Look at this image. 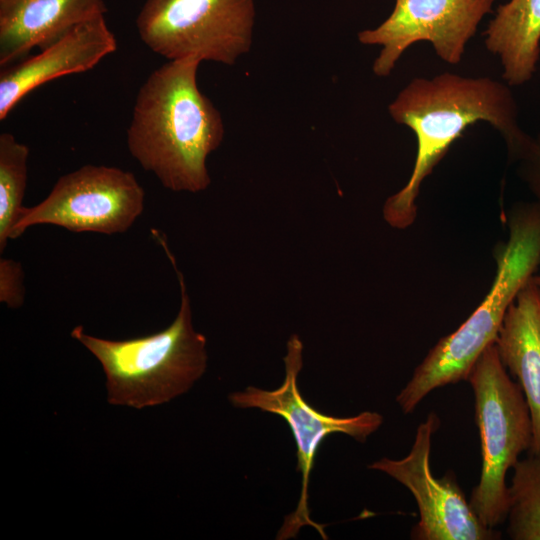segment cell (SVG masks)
Masks as SVG:
<instances>
[{"label":"cell","instance_id":"obj_11","mask_svg":"<svg viewBox=\"0 0 540 540\" xmlns=\"http://www.w3.org/2000/svg\"><path fill=\"white\" fill-rule=\"evenodd\" d=\"M116 49V37L101 16L74 27L36 55L1 67L0 120L34 89L56 78L91 70Z\"/></svg>","mask_w":540,"mask_h":540},{"label":"cell","instance_id":"obj_16","mask_svg":"<svg viewBox=\"0 0 540 540\" xmlns=\"http://www.w3.org/2000/svg\"><path fill=\"white\" fill-rule=\"evenodd\" d=\"M29 148L8 132L0 134V252L12 240L24 207Z\"/></svg>","mask_w":540,"mask_h":540},{"label":"cell","instance_id":"obj_7","mask_svg":"<svg viewBox=\"0 0 540 540\" xmlns=\"http://www.w3.org/2000/svg\"><path fill=\"white\" fill-rule=\"evenodd\" d=\"M285 377L280 387L264 390L249 386L229 395L230 403L239 409L255 408L282 417L291 429L297 447V468L301 473L300 498L295 510L286 516L277 539L295 538L304 526L315 528L327 539L324 525L310 517L308 505L309 478L314 458L323 440L330 434H346L356 441L365 442L383 424V416L374 411H364L355 416L335 417L323 414L302 397L298 389V376L303 366V343L293 334L287 341L284 357Z\"/></svg>","mask_w":540,"mask_h":540},{"label":"cell","instance_id":"obj_6","mask_svg":"<svg viewBox=\"0 0 540 540\" xmlns=\"http://www.w3.org/2000/svg\"><path fill=\"white\" fill-rule=\"evenodd\" d=\"M255 0H146L139 38L168 61L195 57L233 65L251 49Z\"/></svg>","mask_w":540,"mask_h":540},{"label":"cell","instance_id":"obj_3","mask_svg":"<svg viewBox=\"0 0 540 540\" xmlns=\"http://www.w3.org/2000/svg\"><path fill=\"white\" fill-rule=\"evenodd\" d=\"M508 239L496 247V274L489 292L471 315L442 337L414 369L396 397L411 413L432 391L467 380L483 351L494 344L504 317L540 265V207L518 202L507 217Z\"/></svg>","mask_w":540,"mask_h":540},{"label":"cell","instance_id":"obj_2","mask_svg":"<svg viewBox=\"0 0 540 540\" xmlns=\"http://www.w3.org/2000/svg\"><path fill=\"white\" fill-rule=\"evenodd\" d=\"M200 63L188 57L155 69L137 93L127 129L132 157L174 192L207 189L206 160L224 137L220 112L197 84Z\"/></svg>","mask_w":540,"mask_h":540},{"label":"cell","instance_id":"obj_18","mask_svg":"<svg viewBox=\"0 0 540 540\" xmlns=\"http://www.w3.org/2000/svg\"><path fill=\"white\" fill-rule=\"evenodd\" d=\"M518 172L540 207V131L529 153L519 161Z\"/></svg>","mask_w":540,"mask_h":540},{"label":"cell","instance_id":"obj_12","mask_svg":"<svg viewBox=\"0 0 540 540\" xmlns=\"http://www.w3.org/2000/svg\"><path fill=\"white\" fill-rule=\"evenodd\" d=\"M104 0H0V67L43 49L74 27L105 16Z\"/></svg>","mask_w":540,"mask_h":540},{"label":"cell","instance_id":"obj_15","mask_svg":"<svg viewBox=\"0 0 540 540\" xmlns=\"http://www.w3.org/2000/svg\"><path fill=\"white\" fill-rule=\"evenodd\" d=\"M512 468L507 534L513 540H540V450L527 452Z\"/></svg>","mask_w":540,"mask_h":540},{"label":"cell","instance_id":"obj_14","mask_svg":"<svg viewBox=\"0 0 540 540\" xmlns=\"http://www.w3.org/2000/svg\"><path fill=\"white\" fill-rule=\"evenodd\" d=\"M483 35L486 48L501 61L506 84L529 82L540 59V0L499 5Z\"/></svg>","mask_w":540,"mask_h":540},{"label":"cell","instance_id":"obj_13","mask_svg":"<svg viewBox=\"0 0 540 540\" xmlns=\"http://www.w3.org/2000/svg\"><path fill=\"white\" fill-rule=\"evenodd\" d=\"M499 357L528 404L532 445L540 450V290L531 280L508 308L495 341ZM528 451V452H529Z\"/></svg>","mask_w":540,"mask_h":540},{"label":"cell","instance_id":"obj_9","mask_svg":"<svg viewBox=\"0 0 540 540\" xmlns=\"http://www.w3.org/2000/svg\"><path fill=\"white\" fill-rule=\"evenodd\" d=\"M440 426L438 415L431 412L419 424L410 452L401 459L383 457L368 465L406 487L419 510V521L413 526L415 540H496L501 534L486 526L475 514L456 475L446 472L433 475L430 464L432 436Z\"/></svg>","mask_w":540,"mask_h":540},{"label":"cell","instance_id":"obj_17","mask_svg":"<svg viewBox=\"0 0 540 540\" xmlns=\"http://www.w3.org/2000/svg\"><path fill=\"white\" fill-rule=\"evenodd\" d=\"M22 264L9 258L0 259V302L9 308H19L25 300Z\"/></svg>","mask_w":540,"mask_h":540},{"label":"cell","instance_id":"obj_8","mask_svg":"<svg viewBox=\"0 0 540 540\" xmlns=\"http://www.w3.org/2000/svg\"><path fill=\"white\" fill-rule=\"evenodd\" d=\"M144 200V189L133 173L87 164L62 175L41 202L23 207L12 240L36 225L72 232L124 233L141 216Z\"/></svg>","mask_w":540,"mask_h":540},{"label":"cell","instance_id":"obj_10","mask_svg":"<svg viewBox=\"0 0 540 540\" xmlns=\"http://www.w3.org/2000/svg\"><path fill=\"white\" fill-rule=\"evenodd\" d=\"M494 1L395 0L389 17L357 38L361 44L382 47L372 65L378 77L389 76L402 54L419 41L430 42L441 60L458 64Z\"/></svg>","mask_w":540,"mask_h":540},{"label":"cell","instance_id":"obj_5","mask_svg":"<svg viewBox=\"0 0 540 540\" xmlns=\"http://www.w3.org/2000/svg\"><path fill=\"white\" fill-rule=\"evenodd\" d=\"M467 381L475 397L482 467L469 503L478 518L495 528L507 518L506 475L532 445L530 410L519 384L503 365L495 343L474 364Z\"/></svg>","mask_w":540,"mask_h":540},{"label":"cell","instance_id":"obj_1","mask_svg":"<svg viewBox=\"0 0 540 540\" xmlns=\"http://www.w3.org/2000/svg\"><path fill=\"white\" fill-rule=\"evenodd\" d=\"M388 112L397 124L409 127L417 141L407 183L383 206L385 221L398 229L413 224L421 184L469 126L480 121L493 126L505 141L512 162L521 161L534 142L520 126L509 85L489 77L445 72L431 79L414 78L389 104Z\"/></svg>","mask_w":540,"mask_h":540},{"label":"cell","instance_id":"obj_19","mask_svg":"<svg viewBox=\"0 0 540 540\" xmlns=\"http://www.w3.org/2000/svg\"><path fill=\"white\" fill-rule=\"evenodd\" d=\"M532 280H533V282L536 284V286H537V287L539 288V290H540V274H538V275L535 274V275L532 277Z\"/></svg>","mask_w":540,"mask_h":540},{"label":"cell","instance_id":"obj_4","mask_svg":"<svg viewBox=\"0 0 540 540\" xmlns=\"http://www.w3.org/2000/svg\"><path fill=\"white\" fill-rule=\"evenodd\" d=\"M152 234L179 282L181 303L174 321L159 332L125 340L95 337L82 326L71 331V337L102 365L108 403L135 409L161 405L188 392L205 373L208 361L206 337L193 327L183 274L164 235L156 229Z\"/></svg>","mask_w":540,"mask_h":540}]
</instances>
